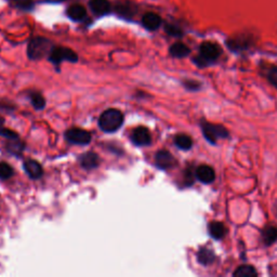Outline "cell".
<instances>
[{"instance_id": "obj_25", "label": "cell", "mask_w": 277, "mask_h": 277, "mask_svg": "<svg viewBox=\"0 0 277 277\" xmlns=\"http://www.w3.org/2000/svg\"><path fill=\"white\" fill-rule=\"evenodd\" d=\"M167 33H169L172 36H181V30H180L178 27L172 26V25H169V26L166 27Z\"/></svg>"}, {"instance_id": "obj_24", "label": "cell", "mask_w": 277, "mask_h": 277, "mask_svg": "<svg viewBox=\"0 0 277 277\" xmlns=\"http://www.w3.org/2000/svg\"><path fill=\"white\" fill-rule=\"evenodd\" d=\"M117 11H118V13H119L120 15L124 16V17H129V16L133 14V11H132L131 4H129V3H122V4H119Z\"/></svg>"}, {"instance_id": "obj_9", "label": "cell", "mask_w": 277, "mask_h": 277, "mask_svg": "<svg viewBox=\"0 0 277 277\" xmlns=\"http://www.w3.org/2000/svg\"><path fill=\"white\" fill-rule=\"evenodd\" d=\"M24 169L31 179H39L42 176L41 165L34 159H28L24 163Z\"/></svg>"}, {"instance_id": "obj_20", "label": "cell", "mask_w": 277, "mask_h": 277, "mask_svg": "<svg viewBox=\"0 0 277 277\" xmlns=\"http://www.w3.org/2000/svg\"><path fill=\"white\" fill-rule=\"evenodd\" d=\"M262 238L267 245H272L277 241V229L275 227H268L263 231Z\"/></svg>"}, {"instance_id": "obj_15", "label": "cell", "mask_w": 277, "mask_h": 277, "mask_svg": "<svg viewBox=\"0 0 277 277\" xmlns=\"http://www.w3.org/2000/svg\"><path fill=\"white\" fill-rule=\"evenodd\" d=\"M170 54L175 57H185L190 54V48L182 42H177L171 46Z\"/></svg>"}, {"instance_id": "obj_27", "label": "cell", "mask_w": 277, "mask_h": 277, "mask_svg": "<svg viewBox=\"0 0 277 277\" xmlns=\"http://www.w3.org/2000/svg\"><path fill=\"white\" fill-rule=\"evenodd\" d=\"M47 1H49V2H53V3H56V2H61V1H63V0H47Z\"/></svg>"}, {"instance_id": "obj_16", "label": "cell", "mask_w": 277, "mask_h": 277, "mask_svg": "<svg viewBox=\"0 0 277 277\" xmlns=\"http://www.w3.org/2000/svg\"><path fill=\"white\" fill-rule=\"evenodd\" d=\"M209 233L215 240H221L225 235V227L221 222H211L209 224Z\"/></svg>"}, {"instance_id": "obj_1", "label": "cell", "mask_w": 277, "mask_h": 277, "mask_svg": "<svg viewBox=\"0 0 277 277\" xmlns=\"http://www.w3.org/2000/svg\"><path fill=\"white\" fill-rule=\"evenodd\" d=\"M124 122V115L116 108H109L103 113L99 118V126L104 132H115Z\"/></svg>"}, {"instance_id": "obj_12", "label": "cell", "mask_w": 277, "mask_h": 277, "mask_svg": "<svg viewBox=\"0 0 277 277\" xmlns=\"http://www.w3.org/2000/svg\"><path fill=\"white\" fill-rule=\"evenodd\" d=\"M173 157L169 152L159 151L156 154V165L160 169H168L173 165Z\"/></svg>"}, {"instance_id": "obj_14", "label": "cell", "mask_w": 277, "mask_h": 277, "mask_svg": "<svg viewBox=\"0 0 277 277\" xmlns=\"http://www.w3.org/2000/svg\"><path fill=\"white\" fill-rule=\"evenodd\" d=\"M67 16L73 21H81L86 17V9L82 7L80 4H74L70 5V7L66 11Z\"/></svg>"}, {"instance_id": "obj_19", "label": "cell", "mask_w": 277, "mask_h": 277, "mask_svg": "<svg viewBox=\"0 0 277 277\" xmlns=\"http://www.w3.org/2000/svg\"><path fill=\"white\" fill-rule=\"evenodd\" d=\"M175 143L176 145L181 150H190L192 145H193V141L192 139L186 134H179L175 139Z\"/></svg>"}, {"instance_id": "obj_3", "label": "cell", "mask_w": 277, "mask_h": 277, "mask_svg": "<svg viewBox=\"0 0 277 277\" xmlns=\"http://www.w3.org/2000/svg\"><path fill=\"white\" fill-rule=\"evenodd\" d=\"M203 133L205 138L207 139L210 143L215 144L219 139H224L228 137V130L224 127L220 125L209 124V122H205L202 125Z\"/></svg>"}, {"instance_id": "obj_10", "label": "cell", "mask_w": 277, "mask_h": 277, "mask_svg": "<svg viewBox=\"0 0 277 277\" xmlns=\"http://www.w3.org/2000/svg\"><path fill=\"white\" fill-rule=\"evenodd\" d=\"M89 5L96 15H104L111 11V3L108 0H91Z\"/></svg>"}, {"instance_id": "obj_13", "label": "cell", "mask_w": 277, "mask_h": 277, "mask_svg": "<svg viewBox=\"0 0 277 277\" xmlns=\"http://www.w3.org/2000/svg\"><path fill=\"white\" fill-rule=\"evenodd\" d=\"M142 23L146 29L156 30L162 24V18L155 13H146L142 18Z\"/></svg>"}, {"instance_id": "obj_4", "label": "cell", "mask_w": 277, "mask_h": 277, "mask_svg": "<svg viewBox=\"0 0 277 277\" xmlns=\"http://www.w3.org/2000/svg\"><path fill=\"white\" fill-rule=\"evenodd\" d=\"M77 59H78V57H77V54L73 50H70L68 48H63V47L53 48L50 51V54H49V60L54 64H60L63 61L76 62Z\"/></svg>"}, {"instance_id": "obj_11", "label": "cell", "mask_w": 277, "mask_h": 277, "mask_svg": "<svg viewBox=\"0 0 277 277\" xmlns=\"http://www.w3.org/2000/svg\"><path fill=\"white\" fill-rule=\"evenodd\" d=\"M100 163V159L99 156L96 155L95 153H86L83 154V155L80 156V165L83 167L85 169H93L96 168V167L99 166Z\"/></svg>"}, {"instance_id": "obj_8", "label": "cell", "mask_w": 277, "mask_h": 277, "mask_svg": "<svg viewBox=\"0 0 277 277\" xmlns=\"http://www.w3.org/2000/svg\"><path fill=\"white\" fill-rule=\"evenodd\" d=\"M195 175L199 181L203 183H206V184L214 182V180L216 179V172H215L214 168H211V167L208 165L199 166L196 169Z\"/></svg>"}, {"instance_id": "obj_6", "label": "cell", "mask_w": 277, "mask_h": 277, "mask_svg": "<svg viewBox=\"0 0 277 277\" xmlns=\"http://www.w3.org/2000/svg\"><path fill=\"white\" fill-rule=\"evenodd\" d=\"M221 54V49L214 42H204L201 46L202 61L210 62L217 60Z\"/></svg>"}, {"instance_id": "obj_5", "label": "cell", "mask_w": 277, "mask_h": 277, "mask_svg": "<svg viewBox=\"0 0 277 277\" xmlns=\"http://www.w3.org/2000/svg\"><path fill=\"white\" fill-rule=\"evenodd\" d=\"M65 138L69 143L86 145L91 142V134L80 128H72L66 131Z\"/></svg>"}, {"instance_id": "obj_23", "label": "cell", "mask_w": 277, "mask_h": 277, "mask_svg": "<svg viewBox=\"0 0 277 277\" xmlns=\"http://www.w3.org/2000/svg\"><path fill=\"white\" fill-rule=\"evenodd\" d=\"M13 176V169L7 163H0V179L7 180Z\"/></svg>"}, {"instance_id": "obj_22", "label": "cell", "mask_w": 277, "mask_h": 277, "mask_svg": "<svg viewBox=\"0 0 277 277\" xmlns=\"http://www.w3.org/2000/svg\"><path fill=\"white\" fill-rule=\"evenodd\" d=\"M30 99H31V103H33V105L36 109H41L44 107V105H46V100H44V98L40 93L38 92L31 93Z\"/></svg>"}, {"instance_id": "obj_2", "label": "cell", "mask_w": 277, "mask_h": 277, "mask_svg": "<svg viewBox=\"0 0 277 277\" xmlns=\"http://www.w3.org/2000/svg\"><path fill=\"white\" fill-rule=\"evenodd\" d=\"M50 43L44 38H35L28 44V56L31 60L42 59L50 52Z\"/></svg>"}, {"instance_id": "obj_18", "label": "cell", "mask_w": 277, "mask_h": 277, "mask_svg": "<svg viewBox=\"0 0 277 277\" xmlns=\"http://www.w3.org/2000/svg\"><path fill=\"white\" fill-rule=\"evenodd\" d=\"M216 256L209 249H201V251L198 253V261L201 262L204 266H208L215 261Z\"/></svg>"}, {"instance_id": "obj_17", "label": "cell", "mask_w": 277, "mask_h": 277, "mask_svg": "<svg viewBox=\"0 0 277 277\" xmlns=\"http://www.w3.org/2000/svg\"><path fill=\"white\" fill-rule=\"evenodd\" d=\"M235 277H256L258 272L256 269L251 266H242L234 272Z\"/></svg>"}, {"instance_id": "obj_26", "label": "cell", "mask_w": 277, "mask_h": 277, "mask_svg": "<svg viewBox=\"0 0 277 277\" xmlns=\"http://www.w3.org/2000/svg\"><path fill=\"white\" fill-rule=\"evenodd\" d=\"M270 80L272 81L274 85L277 87V68H274L271 70L270 73Z\"/></svg>"}, {"instance_id": "obj_7", "label": "cell", "mask_w": 277, "mask_h": 277, "mask_svg": "<svg viewBox=\"0 0 277 277\" xmlns=\"http://www.w3.org/2000/svg\"><path fill=\"white\" fill-rule=\"evenodd\" d=\"M131 139L132 142L138 146H147L152 143V135L149 129L145 127L135 128L132 132Z\"/></svg>"}, {"instance_id": "obj_21", "label": "cell", "mask_w": 277, "mask_h": 277, "mask_svg": "<svg viewBox=\"0 0 277 277\" xmlns=\"http://www.w3.org/2000/svg\"><path fill=\"white\" fill-rule=\"evenodd\" d=\"M0 135H1V137H4L5 139H9V140L18 139L17 133H15L14 131L9 130V129H7V128H4V119L2 117H0Z\"/></svg>"}]
</instances>
